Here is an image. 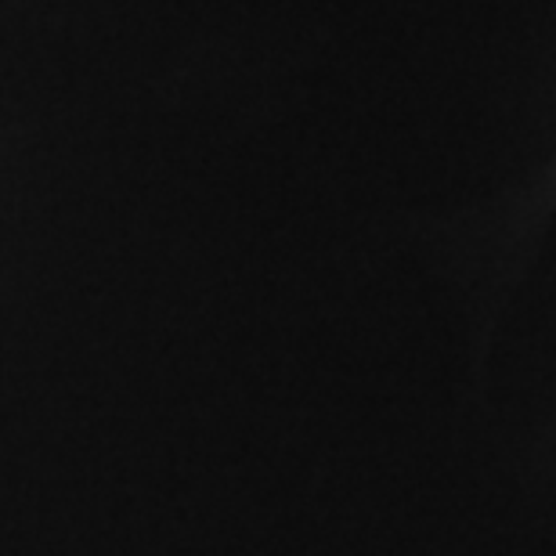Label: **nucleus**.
I'll return each mask as SVG.
<instances>
[]
</instances>
